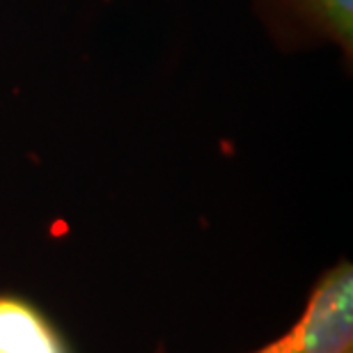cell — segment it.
Here are the masks:
<instances>
[{"mask_svg": "<svg viewBox=\"0 0 353 353\" xmlns=\"http://www.w3.org/2000/svg\"><path fill=\"white\" fill-rule=\"evenodd\" d=\"M163 353V351H157ZM252 353H353V266L340 259L310 287L299 319Z\"/></svg>", "mask_w": 353, "mask_h": 353, "instance_id": "6da1fadb", "label": "cell"}, {"mask_svg": "<svg viewBox=\"0 0 353 353\" xmlns=\"http://www.w3.org/2000/svg\"><path fill=\"white\" fill-rule=\"evenodd\" d=\"M268 39L282 51L335 48L351 69L353 0H248Z\"/></svg>", "mask_w": 353, "mask_h": 353, "instance_id": "7a4b0ae2", "label": "cell"}, {"mask_svg": "<svg viewBox=\"0 0 353 353\" xmlns=\"http://www.w3.org/2000/svg\"><path fill=\"white\" fill-rule=\"evenodd\" d=\"M0 353H79L62 326L30 296L0 289Z\"/></svg>", "mask_w": 353, "mask_h": 353, "instance_id": "3957f363", "label": "cell"}]
</instances>
